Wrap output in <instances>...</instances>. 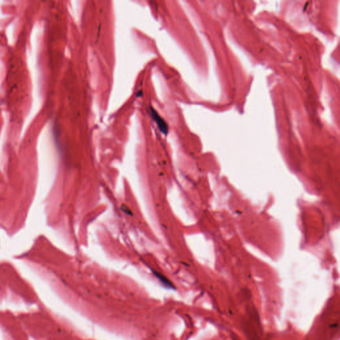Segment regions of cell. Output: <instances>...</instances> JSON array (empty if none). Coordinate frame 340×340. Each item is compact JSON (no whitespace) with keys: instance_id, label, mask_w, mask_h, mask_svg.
<instances>
[{"instance_id":"6da1fadb","label":"cell","mask_w":340,"mask_h":340,"mask_svg":"<svg viewBox=\"0 0 340 340\" xmlns=\"http://www.w3.org/2000/svg\"><path fill=\"white\" fill-rule=\"evenodd\" d=\"M151 114L154 120L158 125L159 130L164 134H167L168 133V127H167V124L153 108H151Z\"/></svg>"},{"instance_id":"7a4b0ae2","label":"cell","mask_w":340,"mask_h":340,"mask_svg":"<svg viewBox=\"0 0 340 340\" xmlns=\"http://www.w3.org/2000/svg\"><path fill=\"white\" fill-rule=\"evenodd\" d=\"M122 209H123V211H124V212H125V213H127L128 215H132V213H131V211H130V209H129V208H128V207H127L126 205H124L122 206Z\"/></svg>"}]
</instances>
